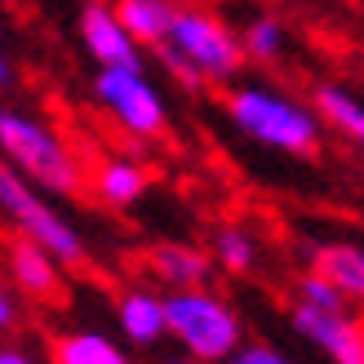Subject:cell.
<instances>
[{"label":"cell","mask_w":364,"mask_h":364,"mask_svg":"<svg viewBox=\"0 0 364 364\" xmlns=\"http://www.w3.org/2000/svg\"><path fill=\"white\" fill-rule=\"evenodd\" d=\"M156 53L187 89L227 85V80L240 76V67H245L240 36H235L218 14L191 9V5L187 9L178 5L173 23H169V36H165V45H160Z\"/></svg>","instance_id":"6da1fadb"},{"label":"cell","mask_w":364,"mask_h":364,"mask_svg":"<svg viewBox=\"0 0 364 364\" xmlns=\"http://www.w3.org/2000/svg\"><path fill=\"white\" fill-rule=\"evenodd\" d=\"M227 120L258 147L284 156H316L324 138V120L316 116V107L271 85H235L227 94Z\"/></svg>","instance_id":"7a4b0ae2"},{"label":"cell","mask_w":364,"mask_h":364,"mask_svg":"<svg viewBox=\"0 0 364 364\" xmlns=\"http://www.w3.org/2000/svg\"><path fill=\"white\" fill-rule=\"evenodd\" d=\"M0 160L41 191L71 196L85 182L80 160L63 142V134L41 116L18 112V107H0Z\"/></svg>","instance_id":"3957f363"},{"label":"cell","mask_w":364,"mask_h":364,"mask_svg":"<svg viewBox=\"0 0 364 364\" xmlns=\"http://www.w3.org/2000/svg\"><path fill=\"white\" fill-rule=\"evenodd\" d=\"M165 338H173L200 364H223L245 342V324L235 316V306L223 294H213L209 284L169 289L165 294Z\"/></svg>","instance_id":"277c9868"},{"label":"cell","mask_w":364,"mask_h":364,"mask_svg":"<svg viewBox=\"0 0 364 364\" xmlns=\"http://www.w3.org/2000/svg\"><path fill=\"white\" fill-rule=\"evenodd\" d=\"M0 213L9 218L14 235L41 245L58 267H85L89 262V245L76 231V223L53 209L49 196L41 187H31L23 173H14L5 160H0Z\"/></svg>","instance_id":"5b68a950"},{"label":"cell","mask_w":364,"mask_h":364,"mask_svg":"<svg viewBox=\"0 0 364 364\" xmlns=\"http://www.w3.org/2000/svg\"><path fill=\"white\" fill-rule=\"evenodd\" d=\"M94 98L107 116L129 138L151 142L169 129V107L165 94L156 89V80L142 67H98L94 76Z\"/></svg>","instance_id":"8992f818"},{"label":"cell","mask_w":364,"mask_h":364,"mask_svg":"<svg viewBox=\"0 0 364 364\" xmlns=\"http://www.w3.org/2000/svg\"><path fill=\"white\" fill-rule=\"evenodd\" d=\"M294 329L333 364H364V320L347 306H311L294 302Z\"/></svg>","instance_id":"52a82bcc"},{"label":"cell","mask_w":364,"mask_h":364,"mask_svg":"<svg viewBox=\"0 0 364 364\" xmlns=\"http://www.w3.org/2000/svg\"><path fill=\"white\" fill-rule=\"evenodd\" d=\"M5 271H9V289L18 298L41 302V306L63 302V267L41 245L23 240V235L5 240Z\"/></svg>","instance_id":"ba28073f"},{"label":"cell","mask_w":364,"mask_h":364,"mask_svg":"<svg viewBox=\"0 0 364 364\" xmlns=\"http://www.w3.org/2000/svg\"><path fill=\"white\" fill-rule=\"evenodd\" d=\"M80 45L98 67H142V49L120 27V18L107 0H89L80 9Z\"/></svg>","instance_id":"9c48e42d"},{"label":"cell","mask_w":364,"mask_h":364,"mask_svg":"<svg viewBox=\"0 0 364 364\" xmlns=\"http://www.w3.org/2000/svg\"><path fill=\"white\" fill-rule=\"evenodd\" d=\"M116 324L134 347H156L165 338V294L147 284H129L116 298Z\"/></svg>","instance_id":"30bf717a"},{"label":"cell","mask_w":364,"mask_h":364,"mask_svg":"<svg viewBox=\"0 0 364 364\" xmlns=\"http://www.w3.org/2000/svg\"><path fill=\"white\" fill-rule=\"evenodd\" d=\"M311 267L338 289L342 302L364 306V245L324 240V245H316V253H311Z\"/></svg>","instance_id":"8fae6325"},{"label":"cell","mask_w":364,"mask_h":364,"mask_svg":"<svg viewBox=\"0 0 364 364\" xmlns=\"http://www.w3.org/2000/svg\"><path fill=\"white\" fill-rule=\"evenodd\" d=\"M147 271L165 284V289H196V284H209L213 276V262L205 249L196 245H178V240H165L147 253Z\"/></svg>","instance_id":"7c38bea8"},{"label":"cell","mask_w":364,"mask_h":364,"mask_svg":"<svg viewBox=\"0 0 364 364\" xmlns=\"http://www.w3.org/2000/svg\"><path fill=\"white\" fill-rule=\"evenodd\" d=\"M49 364H134V360L102 329H67V333H53Z\"/></svg>","instance_id":"4fadbf2b"},{"label":"cell","mask_w":364,"mask_h":364,"mask_svg":"<svg viewBox=\"0 0 364 364\" xmlns=\"http://www.w3.org/2000/svg\"><path fill=\"white\" fill-rule=\"evenodd\" d=\"M112 9L120 18V27L134 36L138 49H160L165 45L169 23L178 14L173 0H112Z\"/></svg>","instance_id":"5bb4252c"},{"label":"cell","mask_w":364,"mask_h":364,"mask_svg":"<svg viewBox=\"0 0 364 364\" xmlns=\"http://www.w3.org/2000/svg\"><path fill=\"white\" fill-rule=\"evenodd\" d=\"M147 182H151L147 169H142L138 160H124V156H112L94 169V191H98L102 205H112V209L138 205V200L147 196Z\"/></svg>","instance_id":"9a60e30c"},{"label":"cell","mask_w":364,"mask_h":364,"mask_svg":"<svg viewBox=\"0 0 364 364\" xmlns=\"http://www.w3.org/2000/svg\"><path fill=\"white\" fill-rule=\"evenodd\" d=\"M311 107L324 124H333L342 138L364 151V98L360 94H351V89H342V85H316Z\"/></svg>","instance_id":"2e32d148"},{"label":"cell","mask_w":364,"mask_h":364,"mask_svg":"<svg viewBox=\"0 0 364 364\" xmlns=\"http://www.w3.org/2000/svg\"><path fill=\"white\" fill-rule=\"evenodd\" d=\"M209 262L223 267L227 276H249V271H258V262H262V245H258V235H253L249 227L227 223V227L213 231Z\"/></svg>","instance_id":"e0dca14e"},{"label":"cell","mask_w":364,"mask_h":364,"mask_svg":"<svg viewBox=\"0 0 364 364\" xmlns=\"http://www.w3.org/2000/svg\"><path fill=\"white\" fill-rule=\"evenodd\" d=\"M240 36V53L245 63H280L289 53V27L280 23L276 14H253Z\"/></svg>","instance_id":"ac0fdd59"},{"label":"cell","mask_w":364,"mask_h":364,"mask_svg":"<svg viewBox=\"0 0 364 364\" xmlns=\"http://www.w3.org/2000/svg\"><path fill=\"white\" fill-rule=\"evenodd\" d=\"M298 302H311V306H347V302H342V294L320 276L316 267L306 271V276H298Z\"/></svg>","instance_id":"d6986e66"},{"label":"cell","mask_w":364,"mask_h":364,"mask_svg":"<svg viewBox=\"0 0 364 364\" xmlns=\"http://www.w3.org/2000/svg\"><path fill=\"white\" fill-rule=\"evenodd\" d=\"M223 364H294L280 347H271V342H240Z\"/></svg>","instance_id":"ffe728a7"},{"label":"cell","mask_w":364,"mask_h":364,"mask_svg":"<svg viewBox=\"0 0 364 364\" xmlns=\"http://www.w3.org/2000/svg\"><path fill=\"white\" fill-rule=\"evenodd\" d=\"M18 329V294L9 289V280H0V333Z\"/></svg>","instance_id":"44dd1931"},{"label":"cell","mask_w":364,"mask_h":364,"mask_svg":"<svg viewBox=\"0 0 364 364\" xmlns=\"http://www.w3.org/2000/svg\"><path fill=\"white\" fill-rule=\"evenodd\" d=\"M0 364H45V360L27 347H0Z\"/></svg>","instance_id":"7402d4cb"},{"label":"cell","mask_w":364,"mask_h":364,"mask_svg":"<svg viewBox=\"0 0 364 364\" xmlns=\"http://www.w3.org/2000/svg\"><path fill=\"white\" fill-rule=\"evenodd\" d=\"M9 85H14V63H9L5 45H0V89H9Z\"/></svg>","instance_id":"603a6c76"},{"label":"cell","mask_w":364,"mask_h":364,"mask_svg":"<svg viewBox=\"0 0 364 364\" xmlns=\"http://www.w3.org/2000/svg\"><path fill=\"white\" fill-rule=\"evenodd\" d=\"M178 364H200V360H191V355H187V360H178Z\"/></svg>","instance_id":"cb8c5ba5"}]
</instances>
